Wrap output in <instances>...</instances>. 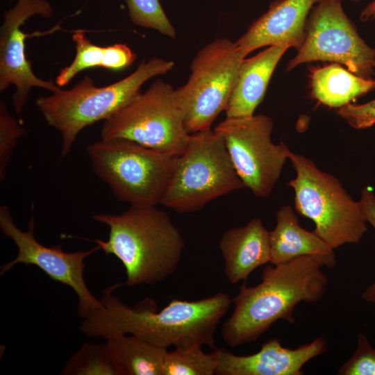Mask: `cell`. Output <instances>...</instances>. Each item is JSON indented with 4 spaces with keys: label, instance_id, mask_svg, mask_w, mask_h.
Masks as SVG:
<instances>
[{
    "label": "cell",
    "instance_id": "6da1fadb",
    "mask_svg": "<svg viewBox=\"0 0 375 375\" xmlns=\"http://www.w3.org/2000/svg\"><path fill=\"white\" fill-rule=\"evenodd\" d=\"M117 283L102 291L101 306L82 318L81 331L88 337L106 340L133 335L167 349L194 346L215 347V333L221 319L232 303L225 292H217L197 301L173 299L157 312L141 302L133 308L124 303L113 291Z\"/></svg>",
    "mask_w": 375,
    "mask_h": 375
},
{
    "label": "cell",
    "instance_id": "7a4b0ae2",
    "mask_svg": "<svg viewBox=\"0 0 375 375\" xmlns=\"http://www.w3.org/2000/svg\"><path fill=\"white\" fill-rule=\"evenodd\" d=\"M314 256H303L287 262L266 266L261 282H245L232 299L234 310L222 326L224 342L236 347L256 341L278 319L294 324L293 312L301 301L314 303L324 296L328 278Z\"/></svg>",
    "mask_w": 375,
    "mask_h": 375
},
{
    "label": "cell",
    "instance_id": "3957f363",
    "mask_svg": "<svg viewBox=\"0 0 375 375\" xmlns=\"http://www.w3.org/2000/svg\"><path fill=\"white\" fill-rule=\"evenodd\" d=\"M92 219L107 225L109 233L106 241L90 240L122 263L124 285H153L178 267L185 240L169 215L156 206L133 205L120 214L99 213Z\"/></svg>",
    "mask_w": 375,
    "mask_h": 375
},
{
    "label": "cell",
    "instance_id": "277c9868",
    "mask_svg": "<svg viewBox=\"0 0 375 375\" xmlns=\"http://www.w3.org/2000/svg\"><path fill=\"white\" fill-rule=\"evenodd\" d=\"M174 66L172 60L153 57L114 83L98 87L85 76L69 90L60 88L51 95L40 96L36 99L38 110L47 123L60 133L61 156L69 153L84 128L110 117L140 92L146 81L166 74Z\"/></svg>",
    "mask_w": 375,
    "mask_h": 375
},
{
    "label": "cell",
    "instance_id": "5b68a950",
    "mask_svg": "<svg viewBox=\"0 0 375 375\" xmlns=\"http://www.w3.org/2000/svg\"><path fill=\"white\" fill-rule=\"evenodd\" d=\"M244 188L223 138L208 128L190 134L185 151L176 156L160 204L178 212H194Z\"/></svg>",
    "mask_w": 375,
    "mask_h": 375
},
{
    "label": "cell",
    "instance_id": "8992f818",
    "mask_svg": "<svg viewBox=\"0 0 375 375\" xmlns=\"http://www.w3.org/2000/svg\"><path fill=\"white\" fill-rule=\"evenodd\" d=\"M86 151L95 174L131 206L160 204L176 156L126 139H101Z\"/></svg>",
    "mask_w": 375,
    "mask_h": 375
},
{
    "label": "cell",
    "instance_id": "52a82bcc",
    "mask_svg": "<svg viewBox=\"0 0 375 375\" xmlns=\"http://www.w3.org/2000/svg\"><path fill=\"white\" fill-rule=\"evenodd\" d=\"M288 158L297 173L288 185L294 190L297 212L315 223L314 232L333 249L358 243L367 231L359 201L312 160L290 149Z\"/></svg>",
    "mask_w": 375,
    "mask_h": 375
},
{
    "label": "cell",
    "instance_id": "ba28073f",
    "mask_svg": "<svg viewBox=\"0 0 375 375\" xmlns=\"http://www.w3.org/2000/svg\"><path fill=\"white\" fill-rule=\"evenodd\" d=\"M190 135L175 90L160 79L104 120L101 129V139H126L173 156L183 153Z\"/></svg>",
    "mask_w": 375,
    "mask_h": 375
},
{
    "label": "cell",
    "instance_id": "9c48e42d",
    "mask_svg": "<svg viewBox=\"0 0 375 375\" xmlns=\"http://www.w3.org/2000/svg\"><path fill=\"white\" fill-rule=\"evenodd\" d=\"M244 58L226 38H217L197 53L188 81L175 90L190 134L210 128L225 111Z\"/></svg>",
    "mask_w": 375,
    "mask_h": 375
},
{
    "label": "cell",
    "instance_id": "30bf717a",
    "mask_svg": "<svg viewBox=\"0 0 375 375\" xmlns=\"http://www.w3.org/2000/svg\"><path fill=\"white\" fill-rule=\"evenodd\" d=\"M342 0H319L307 19L304 41L288 63L291 70L303 63L329 61L345 65L353 74L370 79L375 49L360 38L344 13Z\"/></svg>",
    "mask_w": 375,
    "mask_h": 375
},
{
    "label": "cell",
    "instance_id": "8fae6325",
    "mask_svg": "<svg viewBox=\"0 0 375 375\" xmlns=\"http://www.w3.org/2000/svg\"><path fill=\"white\" fill-rule=\"evenodd\" d=\"M273 125L269 117L260 114L226 117L214 129L223 138L245 188L259 198L270 194L288 158V147L271 140Z\"/></svg>",
    "mask_w": 375,
    "mask_h": 375
},
{
    "label": "cell",
    "instance_id": "7c38bea8",
    "mask_svg": "<svg viewBox=\"0 0 375 375\" xmlns=\"http://www.w3.org/2000/svg\"><path fill=\"white\" fill-rule=\"evenodd\" d=\"M0 228L17 248L15 258L1 266V275L11 270L16 264L34 265L52 281L67 285L74 290L78 297L77 312L80 317L83 318L101 307V300L90 291L83 275L85 259L101 249L99 246L74 252L65 251L60 245L44 246L35 238L33 217H31L28 221L27 231H22L15 224L7 206L0 207Z\"/></svg>",
    "mask_w": 375,
    "mask_h": 375
},
{
    "label": "cell",
    "instance_id": "4fadbf2b",
    "mask_svg": "<svg viewBox=\"0 0 375 375\" xmlns=\"http://www.w3.org/2000/svg\"><path fill=\"white\" fill-rule=\"evenodd\" d=\"M53 8L47 0H17L7 11L0 28V92L10 86L15 88L12 96L15 112L20 114L26 104L33 88H40L52 93L61 88L50 80H43L33 72L25 51L26 34L22 26L31 17L40 15L50 19Z\"/></svg>",
    "mask_w": 375,
    "mask_h": 375
},
{
    "label": "cell",
    "instance_id": "5bb4252c",
    "mask_svg": "<svg viewBox=\"0 0 375 375\" xmlns=\"http://www.w3.org/2000/svg\"><path fill=\"white\" fill-rule=\"evenodd\" d=\"M326 349V340L319 337L312 342L292 349L281 345L278 338L262 344L259 351L237 356L217 349V375H301L303 366Z\"/></svg>",
    "mask_w": 375,
    "mask_h": 375
},
{
    "label": "cell",
    "instance_id": "9a60e30c",
    "mask_svg": "<svg viewBox=\"0 0 375 375\" xmlns=\"http://www.w3.org/2000/svg\"><path fill=\"white\" fill-rule=\"evenodd\" d=\"M319 0H276L236 41L246 57L262 47L287 44L299 50L306 35L309 13Z\"/></svg>",
    "mask_w": 375,
    "mask_h": 375
},
{
    "label": "cell",
    "instance_id": "2e32d148",
    "mask_svg": "<svg viewBox=\"0 0 375 375\" xmlns=\"http://www.w3.org/2000/svg\"><path fill=\"white\" fill-rule=\"evenodd\" d=\"M219 247L224 258V274L231 284L245 281L254 269L270 262L269 231L260 218L226 230Z\"/></svg>",
    "mask_w": 375,
    "mask_h": 375
},
{
    "label": "cell",
    "instance_id": "e0dca14e",
    "mask_svg": "<svg viewBox=\"0 0 375 375\" xmlns=\"http://www.w3.org/2000/svg\"><path fill=\"white\" fill-rule=\"evenodd\" d=\"M287 44L269 46L256 56L244 58L225 109L226 117L253 115L262 101L276 66L288 49Z\"/></svg>",
    "mask_w": 375,
    "mask_h": 375
},
{
    "label": "cell",
    "instance_id": "ac0fdd59",
    "mask_svg": "<svg viewBox=\"0 0 375 375\" xmlns=\"http://www.w3.org/2000/svg\"><path fill=\"white\" fill-rule=\"evenodd\" d=\"M270 263L278 265L303 256H312L328 268L336 265L333 249L314 231L303 228L290 206H282L276 212V224L269 231Z\"/></svg>",
    "mask_w": 375,
    "mask_h": 375
},
{
    "label": "cell",
    "instance_id": "d6986e66",
    "mask_svg": "<svg viewBox=\"0 0 375 375\" xmlns=\"http://www.w3.org/2000/svg\"><path fill=\"white\" fill-rule=\"evenodd\" d=\"M311 95L330 108H340L375 89V81L333 62L310 69Z\"/></svg>",
    "mask_w": 375,
    "mask_h": 375
},
{
    "label": "cell",
    "instance_id": "ffe728a7",
    "mask_svg": "<svg viewBox=\"0 0 375 375\" xmlns=\"http://www.w3.org/2000/svg\"><path fill=\"white\" fill-rule=\"evenodd\" d=\"M106 342L122 375H163L167 349L128 334Z\"/></svg>",
    "mask_w": 375,
    "mask_h": 375
},
{
    "label": "cell",
    "instance_id": "44dd1931",
    "mask_svg": "<svg viewBox=\"0 0 375 375\" xmlns=\"http://www.w3.org/2000/svg\"><path fill=\"white\" fill-rule=\"evenodd\" d=\"M62 375H122L106 342H85L67 360Z\"/></svg>",
    "mask_w": 375,
    "mask_h": 375
},
{
    "label": "cell",
    "instance_id": "7402d4cb",
    "mask_svg": "<svg viewBox=\"0 0 375 375\" xmlns=\"http://www.w3.org/2000/svg\"><path fill=\"white\" fill-rule=\"evenodd\" d=\"M200 346L176 347L168 351L163 375H214L218 366L217 348L209 353Z\"/></svg>",
    "mask_w": 375,
    "mask_h": 375
},
{
    "label": "cell",
    "instance_id": "603a6c76",
    "mask_svg": "<svg viewBox=\"0 0 375 375\" xmlns=\"http://www.w3.org/2000/svg\"><path fill=\"white\" fill-rule=\"evenodd\" d=\"M76 54L73 61L60 69L55 83L60 88L67 85L79 72L92 67H100L109 69L110 47H100L93 44L83 32H76L72 35Z\"/></svg>",
    "mask_w": 375,
    "mask_h": 375
},
{
    "label": "cell",
    "instance_id": "cb8c5ba5",
    "mask_svg": "<svg viewBox=\"0 0 375 375\" xmlns=\"http://www.w3.org/2000/svg\"><path fill=\"white\" fill-rule=\"evenodd\" d=\"M130 19L135 25L153 29L174 38L176 31L164 12L159 0H126Z\"/></svg>",
    "mask_w": 375,
    "mask_h": 375
},
{
    "label": "cell",
    "instance_id": "d4e9b609",
    "mask_svg": "<svg viewBox=\"0 0 375 375\" xmlns=\"http://www.w3.org/2000/svg\"><path fill=\"white\" fill-rule=\"evenodd\" d=\"M26 133L19 122L8 111L4 102L0 103V178H5L7 165L17 140Z\"/></svg>",
    "mask_w": 375,
    "mask_h": 375
},
{
    "label": "cell",
    "instance_id": "484cf974",
    "mask_svg": "<svg viewBox=\"0 0 375 375\" xmlns=\"http://www.w3.org/2000/svg\"><path fill=\"white\" fill-rule=\"evenodd\" d=\"M340 375H375V349L367 337L359 334L357 348L353 356L338 371Z\"/></svg>",
    "mask_w": 375,
    "mask_h": 375
},
{
    "label": "cell",
    "instance_id": "4316f807",
    "mask_svg": "<svg viewBox=\"0 0 375 375\" xmlns=\"http://www.w3.org/2000/svg\"><path fill=\"white\" fill-rule=\"evenodd\" d=\"M338 113L356 129L369 128L375 124V99L361 105L348 103Z\"/></svg>",
    "mask_w": 375,
    "mask_h": 375
},
{
    "label": "cell",
    "instance_id": "83f0119b",
    "mask_svg": "<svg viewBox=\"0 0 375 375\" xmlns=\"http://www.w3.org/2000/svg\"><path fill=\"white\" fill-rule=\"evenodd\" d=\"M359 203L365 221L375 229V195L367 187L362 189Z\"/></svg>",
    "mask_w": 375,
    "mask_h": 375
},
{
    "label": "cell",
    "instance_id": "f1b7e54d",
    "mask_svg": "<svg viewBox=\"0 0 375 375\" xmlns=\"http://www.w3.org/2000/svg\"><path fill=\"white\" fill-rule=\"evenodd\" d=\"M369 19H375V1L369 3L360 14V19L366 21Z\"/></svg>",
    "mask_w": 375,
    "mask_h": 375
},
{
    "label": "cell",
    "instance_id": "f546056e",
    "mask_svg": "<svg viewBox=\"0 0 375 375\" xmlns=\"http://www.w3.org/2000/svg\"><path fill=\"white\" fill-rule=\"evenodd\" d=\"M362 298L368 302L375 303V282L362 292Z\"/></svg>",
    "mask_w": 375,
    "mask_h": 375
},
{
    "label": "cell",
    "instance_id": "4dcf8cb0",
    "mask_svg": "<svg viewBox=\"0 0 375 375\" xmlns=\"http://www.w3.org/2000/svg\"><path fill=\"white\" fill-rule=\"evenodd\" d=\"M351 1H361V0H351Z\"/></svg>",
    "mask_w": 375,
    "mask_h": 375
},
{
    "label": "cell",
    "instance_id": "1f68e13d",
    "mask_svg": "<svg viewBox=\"0 0 375 375\" xmlns=\"http://www.w3.org/2000/svg\"><path fill=\"white\" fill-rule=\"evenodd\" d=\"M374 67L375 68V61H374Z\"/></svg>",
    "mask_w": 375,
    "mask_h": 375
}]
</instances>
